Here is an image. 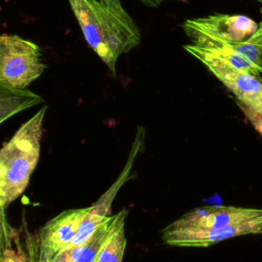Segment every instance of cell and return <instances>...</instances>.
Masks as SVG:
<instances>
[{
    "label": "cell",
    "instance_id": "cell-10",
    "mask_svg": "<svg viewBox=\"0 0 262 262\" xmlns=\"http://www.w3.org/2000/svg\"><path fill=\"white\" fill-rule=\"evenodd\" d=\"M125 218L118 222L110 237L100 249L93 262H122L127 239L125 236Z\"/></svg>",
    "mask_w": 262,
    "mask_h": 262
},
{
    "label": "cell",
    "instance_id": "cell-9",
    "mask_svg": "<svg viewBox=\"0 0 262 262\" xmlns=\"http://www.w3.org/2000/svg\"><path fill=\"white\" fill-rule=\"evenodd\" d=\"M42 100L41 96L28 88H13L0 84V123Z\"/></svg>",
    "mask_w": 262,
    "mask_h": 262
},
{
    "label": "cell",
    "instance_id": "cell-11",
    "mask_svg": "<svg viewBox=\"0 0 262 262\" xmlns=\"http://www.w3.org/2000/svg\"><path fill=\"white\" fill-rule=\"evenodd\" d=\"M261 19L255 33L246 41L229 44L234 50L256 66L262 74V7L260 8Z\"/></svg>",
    "mask_w": 262,
    "mask_h": 262
},
{
    "label": "cell",
    "instance_id": "cell-8",
    "mask_svg": "<svg viewBox=\"0 0 262 262\" xmlns=\"http://www.w3.org/2000/svg\"><path fill=\"white\" fill-rule=\"evenodd\" d=\"M247 234H262V216L215 230H181L166 226L162 229V241L168 246L205 248L227 238Z\"/></svg>",
    "mask_w": 262,
    "mask_h": 262
},
{
    "label": "cell",
    "instance_id": "cell-13",
    "mask_svg": "<svg viewBox=\"0 0 262 262\" xmlns=\"http://www.w3.org/2000/svg\"><path fill=\"white\" fill-rule=\"evenodd\" d=\"M144 5L148 7H157L159 6L162 2L169 1V0H140ZM177 1H187V0H177Z\"/></svg>",
    "mask_w": 262,
    "mask_h": 262
},
{
    "label": "cell",
    "instance_id": "cell-5",
    "mask_svg": "<svg viewBox=\"0 0 262 262\" xmlns=\"http://www.w3.org/2000/svg\"><path fill=\"white\" fill-rule=\"evenodd\" d=\"M183 48L196 57L207 69L227 88L236 101L251 107L262 116V79L250 73L235 70L223 61L206 53L193 44L184 45Z\"/></svg>",
    "mask_w": 262,
    "mask_h": 262
},
{
    "label": "cell",
    "instance_id": "cell-6",
    "mask_svg": "<svg viewBox=\"0 0 262 262\" xmlns=\"http://www.w3.org/2000/svg\"><path fill=\"white\" fill-rule=\"evenodd\" d=\"M262 216V209L234 206H205L192 209L167 227L181 230H215Z\"/></svg>",
    "mask_w": 262,
    "mask_h": 262
},
{
    "label": "cell",
    "instance_id": "cell-3",
    "mask_svg": "<svg viewBox=\"0 0 262 262\" xmlns=\"http://www.w3.org/2000/svg\"><path fill=\"white\" fill-rule=\"evenodd\" d=\"M41 48L33 41L14 34L0 37V84L27 88L46 70Z\"/></svg>",
    "mask_w": 262,
    "mask_h": 262
},
{
    "label": "cell",
    "instance_id": "cell-1",
    "mask_svg": "<svg viewBox=\"0 0 262 262\" xmlns=\"http://www.w3.org/2000/svg\"><path fill=\"white\" fill-rule=\"evenodd\" d=\"M88 45L116 77L117 61L135 48L141 33L121 0H69Z\"/></svg>",
    "mask_w": 262,
    "mask_h": 262
},
{
    "label": "cell",
    "instance_id": "cell-2",
    "mask_svg": "<svg viewBox=\"0 0 262 262\" xmlns=\"http://www.w3.org/2000/svg\"><path fill=\"white\" fill-rule=\"evenodd\" d=\"M48 106L43 105L23 123L0 150V206L4 210L28 187L41 151L43 123Z\"/></svg>",
    "mask_w": 262,
    "mask_h": 262
},
{
    "label": "cell",
    "instance_id": "cell-7",
    "mask_svg": "<svg viewBox=\"0 0 262 262\" xmlns=\"http://www.w3.org/2000/svg\"><path fill=\"white\" fill-rule=\"evenodd\" d=\"M87 210L88 207L66 210L47 221L39 232L36 262H50L71 246Z\"/></svg>",
    "mask_w": 262,
    "mask_h": 262
},
{
    "label": "cell",
    "instance_id": "cell-4",
    "mask_svg": "<svg viewBox=\"0 0 262 262\" xmlns=\"http://www.w3.org/2000/svg\"><path fill=\"white\" fill-rule=\"evenodd\" d=\"M182 27L192 42L206 39L233 44L250 38L255 33L258 24L243 14L214 13L186 19Z\"/></svg>",
    "mask_w": 262,
    "mask_h": 262
},
{
    "label": "cell",
    "instance_id": "cell-12",
    "mask_svg": "<svg viewBox=\"0 0 262 262\" xmlns=\"http://www.w3.org/2000/svg\"><path fill=\"white\" fill-rule=\"evenodd\" d=\"M236 103H237L238 107L241 108V111L243 112V114L245 115V117L248 119V121L254 127V129L262 136V116L260 114H258L256 111L252 110L251 107H249L238 101Z\"/></svg>",
    "mask_w": 262,
    "mask_h": 262
}]
</instances>
